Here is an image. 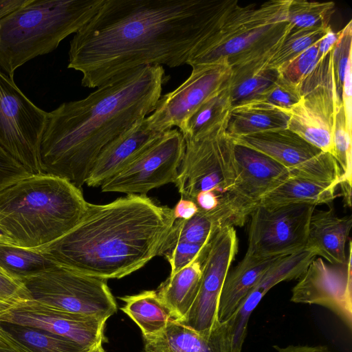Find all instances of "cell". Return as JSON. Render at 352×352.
<instances>
[{"label":"cell","mask_w":352,"mask_h":352,"mask_svg":"<svg viewBox=\"0 0 352 352\" xmlns=\"http://www.w3.org/2000/svg\"><path fill=\"white\" fill-rule=\"evenodd\" d=\"M237 1L104 0L70 41L67 68L97 88L150 65L179 67L212 38Z\"/></svg>","instance_id":"obj_1"},{"label":"cell","mask_w":352,"mask_h":352,"mask_svg":"<svg viewBox=\"0 0 352 352\" xmlns=\"http://www.w3.org/2000/svg\"><path fill=\"white\" fill-rule=\"evenodd\" d=\"M168 80L163 66L140 67L48 112L40 148L43 173L81 189L101 151L154 111Z\"/></svg>","instance_id":"obj_2"},{"label":"cell","mask_w":352,"mask_h":352,"mask_svg":"<svg viewBox=\"0 0 352 352\" xmlns=\"http://www.w3.org/2000/svg\"><path fill=\"white\" fill-rule=\"evenodd\" d=\"M175 221L173 209L146 195H127L106 204L89 203L72 230L37 250L79 273L121 278L164 255Z\"/></svg>","instance_id":"obj_3"},{"label":"cell","mask_w":352,"mask_h":352,"mask_svg":"<svg viewBox=\"0 0 352 352\" xmlns=\"http://www.w3.org/2000/svg\"><path fill=\"white\" fill-rule=\"evenodd\" d=\"M88 204L69 181L29 175L0 189V224L14 244L38 249L72 230Z\"/></svg>","instance_id":"obj_4"},{"label":"cell","mask_w":352,"mask_h":352,"mask_svg":"<svg viewBox=\"0 0 352 352\" xmlns=\"http://www.w3.org/2000/svg\"><path fill=\"white\" fill-rule=\"evenodd\" d=\"M104 0H29L0 21V69L13 78L30 60L56 50L96 13Z\"/></svg>","instance_id":"obj_5"},{"label":"cell","mask_w":352,"mask_h":352,"mask_svg":"<svg viewBox=\"0 0 352 352\" xmlns=\"http://www.w3.org/2000/svg\"><path fill=\"white\" fill-rule=\"evenodd\" d=\"M289 0L240 6L227 14L212 38L188 63L192 67L227 58L232 69L265 61L289 33L287 21Z\"/></svg>","instance_id":"obj_6"},{"label":"cell","mask_w":352,"mask_h":352,"mask_svg":"<svg viewBox=\"0 0 352 352\" xmlns=\"http://www.w3.org/2000/svg\"><path fill=\"white\" fill-rule=\"evenodd\" d=\"M107 280L56 264L22 280L30 300L21 305L107 320L118 307Z\"/></svg>","instance_id":"obj_7"},{"label":"cell","mask_w":352,"mask_h":352,"mask_svg":"<svg viewBox=\"0 0 352 352\" xmlns=\"http://www.w3.org/2000/svg\"><path fill=\"white\" fill-rule=\"evenodd\" d=\"M185 143L175 182L181 197L195 201L199 193L212 191L219 204L229 206L236 179L232 138L222 128Z\"/></svg>","instance_id":"obj_8"},{"label":"cell","mask_w":352,"mask_h":352,"mask_svg":"<svg viewBox=\"0 0 352 352\" xmlns=\"http://www.w3.org/2000/svg\"><path fill=\"white\" fill-rule=\"evenodd\" d=\"M47 118L0 69V146L31 175L43 174L40 148Z\"/></svg>","instance_id":"obj_9"},{"label":"cell","mask_w":352,"mask_h":352,"mask_svg":"<svg viewBox=\"0 0 352 352\" xmlns=\"http://www.w3.org/2000/svg\"><path fill=\"white\" fill-rule=\"evenodd\" d=\"M316 206L259 204L250 215L245 256L265 258L287 256L305 248L309 224Z\"/></svg>","instance_id":"obj_10"},{"label":"cell","mask_w":352,"mask_h":352,"mask_svg":"<svg viewBox=\"0 0 352 352\" xmlns=\"http://www.w3.org/2000/svg\"><path fill=\"white\" fill-rule=\"evenodd\" d=\"M185 147L179 130L164 132L132 163L105 181L100 186L102 192L146 195L155 188L175 184Z\"/></svg>","instance_id":"obj_11"},{"label":"cell","mask_w":352,"mask_h":352,"mask_svg":"<svg viewBox=\"0 0 352 352\" xmlns=\"http://www.w3.org/2000/svg\"><path fill=\"white\" fill-rule=\"evenodd\" d=\"M231 76L227 58L192 67L183 83L161 96L154 111L146 116L149 127L162 133L173 126L180 129L202 103L228 85Z\"/></svg>","instance_id":"obj_12"},{"label":"cell","mask_w":352,"mask_h":352,"mask_svg":"<svg viewBox=\"0 0 352 352\" xmlns=\"http://www.w3.org/2000/svg\"><path fill=\"white\" fill-rule=\"evenodd\" d=\"M237 250L238 239L233 226H225L217 232L202 261L201 280L195 300L186 317L177 322L202 332L209 330L219 321V296Z\"/></svg>","instance_id":"obj_13"},{"label":"cell","mask_w":352,"mask_h":352,"mask_svg":"<svg viewBox=\"0 0 352 352\" xmlns=\"http://www.w3.org/2000/svg\"><path fill=\"white\" fill-rule=\"evenodd\" d=\"M234 157L236 179L229 204L234 226H241L262 198L292 175L268 155L236 143Z\"/></svg>","instance_id":"obj_14"},{"label":"cell","mask_w":352,"mask_h":352,"mask_svg":"<svg viewBox=\"0 0 352 352\" xmlns=\"http://www.w3.org/2000/svg\"><path fill=\"white\" fill-rule=\"evenodd\" d=\"M351 245L344 265L327 263L315 258L292 289L291 301L320 305L336 314L349 329L352 327Z\"/></svg>","instance_id":"obj_15"},{"label":"cell","mask_w":352,"mask_h":352,"mask_svg":"<svg viewBox=\"0 0 352 352\" xmlns=\"http://www.w3.org/2000/svg\"><path fill=\"white\" fill-rule=\"evenodd\" d=\"M107 319L95 316L43 310L24 305L0 313V322L41 329L67 338L88 349L101 340H106Z\"/></svg>","instance_id":"obj_16"},{"label":"cell","mask_w":352,"mask_h":352,"mask_svg":"<svg viewBox=\"0 0 352 352\" xmlns=\"http://www.w3.org/2000/svg\"><path fill=\"white\" fill-rule=\"evenodd\" d=\"M342 101L336 87L317 89L303 94L288 111L287 129L320 151L333 155V124Z\"/></svg>","instance_id":"obj_17"},{"label":"cell","mask_w":352,"mask_h":352,"mask_svg":"<svg viewBox=\"0 0 352 352\" xmlns=\"http://www.w3.org/2000/svg\"><path fill=\"white\" fill-rule=\"evenodd\" d=\"M162 133L149 127L146 117L138 121L101 151L85 184L90 187L100 186L132 163Z\"/></svg>","instance_id":"obj_18"},{"label":"cell","mask_w":352,"mask_h":352,"mask_svg":"<svg viewBox=\"0 0 352 352\" xmlns=\"http://www.w3.org/2000/svg\"><path fill=\"white\" fill-rule=\"evenodd\" d=\"M144 352H230L228 321L199 332L171 320L161 334L145 340Z\"/></svg>","instance_id":"obj_19"},{"label":"cell","mask_w":352,"mask_h":352,"mask_svg":"<svg viewBox=\"0 0 352 352\" xmlns=\"http://www.w3.org/2000/svg\"><path fill=\"white\" fill-rule=\"evenodd\" d=\"M352 227L351 216L339 217L333 209L314 211L305 248L333 265L348 261L346 244Z\"/></svg>","instance_id":"obj_20"},{"label":"cell","mask_w":352,"mask_h":352,"mask_svg":"<svg viewBox=\"0 0 352 352\" xmlns=\"http://www.w3.org/2000/svg\"><path fill=\"white\" fill-rule=\"evenodd\" d=\"M284 256L254 258L244 256L226 278L218 302V320H228L263 274Z\"/></svg>","instance_id":"obj_21"},{"label":"cell","mask_w":352,"mask_h":352,"mask_svg":"<svg viewBox=\"0 0 352 352\" xmlns=\"http://www.w3.org/2000/svg\"><path fill=\"white\" fill-rule=\"evenodd\" d=\"M288 111L260 100L232 107L226 132L232 138L287 128Z\"/></svg>","instance_id":"obj_22"},{"label":"cell","mask_w":352,"mask_h":352,"mask_svg":"<svg viewBox=\"0 0 352 352\" xmlns=\"http://www.w3.org/2000/svg\"><path fill=\"white\" fill-rule=\"evenodd\" d=\"M202 261L198 258L170 275L156 290L173 321L183 320L195 300L201 280Z\"/></svg>","instance_id":"obj_23"},{"label":"cell","mask_w":352,"mask_h":352,"mask_svg":"<svg viewBox=\"0 0 352 352\" xmlns=\"http://www.w3.org/2000/svg\"><path fill=\"white\" fill-rule=\"evenodd\" d=\"M337 183L292 176L267 192L261 200V205L276 206L305 204L314 206L327 204L336 197Z\"/></svg>","instance_id":"obj_24"},{"label":"cell","mask_w":352,"mask_h":352,"mask_svg":"<svg viewBox=\"0 0 352 352\" xmlns=\"http://www.w3.org/2000/svg\"><path fill=\"white\" fill-rule=\"evenodd\" d=\"M120 299L125 303L120 309L138 326L144 340L161 334L173 320L170 311L155 290L143 291Z\"/></svg>","instance_id":"obj_25"},{"label":"cell","mask_w":352,"mask_h":352,"mask_svg":"<svg viewBox=\"0 0 352 352\" xmlns=\"http://www.w3.org/2000/svg\"><path fill=\"white\" fill-rule=\"evenodd\" d=\"M232 108L228 83L202 103L186 120L179 129L184 140L203 137L226 128Z\"/></svg>","instance_id":"obj_26"},{"label":"cell","mask_w":352,"mask_h":352,"mask_svg":"<svg viewBox=\"0 0 352 352\" xmlns=\"http://www.w3.org/2000/svg\"><path fill=\"white\" fill-rule=\"evenodd\" d=\"M228 219L225 211L217 206L209 211L199 209L188 219L175 220L168 239L166 252L179 241L197 244L209 243L217 231L225 226H230Z\"/></svg>","instance_id":"obj_27"},{"label":"cell","mask_w":352,"mask_h":352,"mask_svg":"<svg viewBox=\"0 0 352 352\" xmlns=\"http://www.w3.org/2000/svg\"><path fill=\"white\" fill-rule=\"evenodd\" d=\"M279 76L273 69L240 67L232 69L229 92L232 106L258 100Z\"/></svg>","instance_id":"obj_28"},{"label":"cell","mask_w":352,"mask_h":352,"mask_svg":"<svg viewBox=\"0 0 352 352\" xmlns=\"http://www.w3.org/2000/svg\"><path fill=\"white\" fill-rule=\"evenodd\" d=\"M56 265L37 249L0 241V268L21 280Z\"/></svg>","instance_id":"obj_29"},{"label":"cell","mask_w":352,"mask_h":352,"mask_svg":"<svg viewBox=\"0 0 352 352\" xmlns=\"http://www.w3.org/2000/svg\"><path fill=\"white\" fill-rule=\"evenodd\" d=\"M1 327L34 352H85L87 349L62 336L32 327L0 322Z\"/></svg>","instance_id":"obj_30"},{"label":"cell","mask_w":352,"mask_h":352,"mask_svg":"<svg viewBox=\"0 0 352 352\" xmlns=\"http://www.w3.org/2000/svg\"><path fill=\"white\" fill-rule=\"evenodd\" d=\"M334 9L333 2L289 0L287 13L289 33L329 27Z\"/></svg>","instance_id":"obj_31"},{"label":"cell","mask_w":352,"mask_h":352,"mask_svg":"<svg viewBox=\"0 0 352 352\" xmlns=\"http://www.w3.org/2000/svg\"><path fill=\"white\" fill-rule=\"evenodd\" d=\"M329 28V26L288 33L278 50L267 60L243 66L277 70L283 64L319 41Z\"/></svg>","instance_id":"obj_32"},{"label":"cell","mask_w":352,"mask_h":352,"mask_svg":"<svg viewBox=\"0 0 352 352\" xmlns=\"http://www.w3.org/2000/svg\"><path fill=\"white\" fill-rule=\"evenodd\" d=\"M351 127L349 124L342 101L339 104L334 120L332 141L333 156L342 172L341 182L351 184Z\"/></svg>","instance_id":"obj_33"},{"label":"cell","mask_w":352,"mask_h":352,"mask_svg":"<svg viewBox=\"0 0 352 352\" xmlns=\"http://www.w3.org/2000/svg\"><path fill=\"white\" fill-rule=\"evenodd\" d=\"M352 22L340 30L339 39L331 50V60L337 91L342 100L343 86L348 63L351 60Z\"/></svg>","instance_id":"obj_34"},{"label":"cell","mask_w":352,"mask_h":352,"mask_svg":"<svg viewBox=\"0 0 352 352\" xmlns=\"http://www.w3.org/2000/svg\"><path fill=\"white\" fill-rule=\"evenodd\" d=\"M318 42L280 66L279 76L299 85L319 61Z\"/></svg>","instance_id":"obj_35"},{"label":"cell","mask_w":352,"mask_h":352,"mask_svg":"<svg viewBox=\"0 0 352 352\" xmlns=\"http://www.w3.org/2000/svg\"><path fill=\"white\" fill-rule=\"evenodd\" d=\"M301 98L299 85L278 76L258 100L288 111Z\"/></svg>","instance_id":"obj_36"},{"label":"cell","mask_w":352,"mask_h":352,"mask_svg":"<svg viewBox=\"0 0 352 352\" xmlns=\"http://www.w3.org/2000/svg\"><path fill=\"white\" fill-rule=\"evenodd\" d=\"M210 243L197 244L179 241L172 245L164 254L170 265V275L175 274L198 258L203 259Z\"/></svg>","instance_id":"obj_37"},{"label":"cell","mask_w":352,"mask_h":352,"mask_svg":"<svg viewBox=\"0 0 352 352\" xmlns=\"http://www.w3.org/2000/svg\"><path fill=\"white\" fill-rule=\"evenodd\" d=\"M29 300L28 292L22 280L10 276L0 268V311Z\"/></svg>","instance_id":"obj_38"},{"label":"cell","mask_w":352,"mask_h":352,"mask_svg":"<svg viewBox=\"0 0 352 352\" xmlns=\"http://www.w3.org/2000/svg\"><path fill=\"white\" fill-rule=\"evenodd\" d=\"M31 175L0 146V189Z\"/></svg>","instance_id":"obj_39"},{"label":"cell","mask_w":352,"mask_h":352,"mask_svg":"<svg viewBox=\"0 0 352 352\" xmlns=\"http://www.w3.org/2000/svg\"><path fill=\"white\" fill-rule=\"evenodd\" d=\"M0 352H34L14 338L0 324Z\"/></svg>","instance_id":"obj_40"},{"label":"cell","mask_w":352,"mask_h":352,"mask_svg":"<svg viewBox=\"0 0 352 352\" xmlns=\"http://www.w3.org/2000/svg\"><path fill=\"white\" fill-rule=\"evenodd\" d=\"M198 210L199 208L195 201L181 197L173 209V217L175 220H186L192 217Z\"/></svg>","instance_id":"obj_41"},{"label":"cell","mask_w":352,"mask_h":352,"mask_svg":"<svg viewBox=\"0 0 352 352\" xmlns=\"http://www.w3.org/2000/svg\"><path fill=\"white\" fill-rule=\"evenodd\" d=\"M341 32H333L330 28L326 34L318 42V60H320L326 54L332 50L339 37Z\"/></svg>","instance_id":"obj_42"},{"label":"cell","mask_w":352,"mask_h":352,"mask_svg":"<svg viewBox=\"0 0 352 352\" xmlns=\"http://www.w3.org/2000/svg\"><path fill=\"white\" fill-rule=\"evenodd\" d=\"M199 209L209 211L215 208L219 202L218 196L212 191L201 192L195 199Z\"/></svg>","instance_id":"obj_43"},{"label":"cell","mask_w":352,"mask_h":352,"mask_svg":"<svg viewBox=\"0 0 352 352\" xmlns=\"http://www.w3.org/2000/svg\"><path fill=\"white\" fill-rule=\"evenodd\" d=\"M274 348L275 352H331L327 346L322 344H289L285 346H274Z\"/></svg>","instance_id":"obj_44"},{"label":"cell","mask_w":352,"mask_h":352,"mask_svg":"<svg viewBox=\"0 0 352 352\" xmlns=\"http://www.w3.org/2000/svg\"><path fill=\"white\" fill-rule=\"evenodd\" d=\"M28 1L29 0H0V21L25 6Z\"/></svg>","instance_id":"obj_45"},{"label":"cell","mask_w":352,"mask_h":352,"mask_svg":"<svg viewBox=\"0 0 352 352\" xmlns=\"http://www.w3.org/2000/svg\"><path fill=\"white\" fill-rule=\"evenodd\" d=\"M104 340H101L95 344H94L92 346H91L89 349H88L85 352H105L104 348H103V342H105Z\"/></svg>","instance_id":"obj_46"},{"label":"cell","mask_w":352,"mask_h":352,"mask_svg":"<svg viewBox=\"0 0 352 352\" xmlns=\"http://www.w3.org/2000/svg\"><path fill=\"white\" fill-rule=\"evenodd\" d=\"M0 241L13 243L7 232L3 230L0 224Z\"/></svg>","instance_id":"obj_47"},{"label":"cell","mask_w":352,"mask_h":352,"mask_svg":"<svg viewBox=\"0 0 352 352\" xmlns=\"http://www.w3.org/2000/svg\"><path fill=\"white\" fill-rule=\"evenodd\" d=\"M1 312V311H0Z\"/></svg>","instance_id":"obj_48"}]
</instances>
